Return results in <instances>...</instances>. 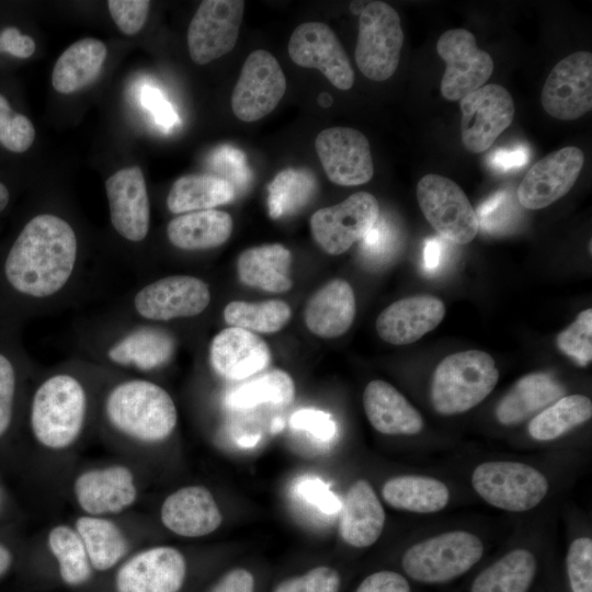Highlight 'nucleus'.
<instances>
[{
    "label": "nucleus",
    "mask_w": 592,
    "mask_h": 592,
    "mask_svg": "<svg viewBox=\"0 0 592 592\" xmlns=\"http://www.w3.org/2000/svg\"><path fill=\"white\" fill-rule=\"evenodd\" d=\"M385 520L384 508L369 482L355 481L341 504L339 532L342 539L356 548L368 547L379 538Z\"/></svg>",
    "instance_id": "obj_26"
},
{
    "label": "nucleus",
    "mask_w": 592,
    "mask_h": 592,
    "mask_svg": "<svg viewBox=\"0 0 592 592\" xmlns=\"http://www.w3.org/2000/svg\"><path fill=\"white\" fill-rule=\"evenodd\" d=\"M73 491L80 508L91 516L121 512L137 498L134 475L122 465L82 473Z\"/></svg>",
    "instance_id": "obj_24"
},
{
    "label": "nucleus",
    "mask_w": 592,
    "mask_h": 592,
    "mask_svg": "<svg viewBox=\"0 0 592 592\" xmlns=\"http://www.w3.org/2000/svg\"><path fill=\"white\" fill-rule=\"evenodd\" d=\"M243 10L241 0L201 2L187 29L189 54L195 64L206 65L235 47Z\"/></svg>",
    "instance_id": "obj_15"
},
{
    "label": "nucleus",
    "mask_w": 592,
    "mask_h": 592,
    "mask_svg": "<svg viewBox=\"0 0 592 592\" xmlns=\"http://www.w3.org/2000/svg\"><path fill=\"white\" fill-rule=\"evenodd\" d=\"M106 380L100 411L109 429L147 444L163 442L174 432L178 410L162 386L111 369Z\"/></svg>",
    "instance_id": "obj_4"
},
{
    "label": "nucleus",
    "mask_w": 592,
    "mask_h": 592,
    "mask_svg": "<svg viewBox=\"0 0 592 592\" xmlns=\"http://www.w3.org/2000/svg\"><path fill=\"white\" fill-rule=\"evenodd\" d=\"M498 379L499 371L490 354L479 350L451 354L433 373L431 403L443 415L466 412L492 391Z\"/></svg>",
    "instance_id": "obj_6"
},
{
    "label": "nucleus",
    "mask_w": 592,
    "mask_h": 592,
    "mask_svg": "<svg viewBox=\"0 0 592 592\" xmlns=\"http://www.w3.org/2000/svg\"><path fill=\"white\" fill-rule=\"evenodd\" d=\"M355 312V296L351 285L345 280L334 278L309 298L304 318L314 334L337 338L349 330Z\"/></svg>",
    "instance_id": "obj_28"
},
{
    "label": "nucleus",
    "mask_w": 592,
    "mask_h": 592,
    "mask_svg": "<svg viewBox=\"0 0 592 592\" xmlns=\"http://www.w3.org/2000/svg\"><path fill=\"white\" fill-rule=\"evenodd\" d=\"M150 1L147 0H110L107 8L112 19L122 33L134 35L144 26Z\"/></svg>",
    "instance_id": "obj_47"
},
{
    "label": "nucleus",
    "mask_w": 592,
    "mask_h": 592,
    "mask_svg": "<svg viewBox=\"0 0 592 592\" xmlns=\"http://www.w3.org/2000/svg\"><path fill=\"white\" fill-rule=\"evenodd\" d=\"M378 217L376 197L367 192H356L337 205L315 212L310 218V230L325 252L338 255L362 239Z\"/></svg>",
    "instance_id": "obj_12"
},
{
    "label": "nucleus",
    "mask_w": 592,
    "mask_h": 592,
    "mask_svg": "<svg viewBox=\"0 0 592 592\" xmlns=\"http://www.w3.org/2000/svg\"><path fill=\"white\" fill-rule=\"evenodd\" d=\"M295 395V385L288 373L267 371L234 389L226 402L229 407L248 409L262 403L288 405Z\"/></svg>",
    "instance_id": "obj_38"
},
{
    "label": "nucleus",
    "mask_w": 592,
    "mask_h": 592,
    "mask_svg": "<svg viewBox=\"0 0 592 592\" xmlns=\"http://www.w3.org/2000/svg\"><path fill=\"white\" fill-rule=\"evenodd\" d=\"M316 180L308 170L285 169L269 185V214L280 218L301 208L312 197Z\"/></svg>",
    "instance_id": "obj_41"
},
{
    "label": "nucleus",
    "mask_w": 592,
    "mask_h": 592,
    "mask_svg": "<svg viewBox=\"0 0 592 592\" xmlns=\"http://www.w3.org/2000/svg\"><path fill=\"white\" fill-rule=\"evenodd\" d=\"M563 394L565 388L549 374L525 375L499 401L496 417L503 425L521 423L554 403Z\"/></svg>",
    "instance_id": "obj_30"
},
{
    "label": "nucleus",
    "mask_w": 592,
    "mask_h": 592,
    "mask_svg": "<svg viewBox=\"0 0 592 592\" xmlns=\"http://www.w3.org/2000/svg\"><path fill=\"white\" fill-rule=\"evenodd\" d=\"M223 315L230 327L251 332L273 333L288 323L292 310L288 304L281 299L260 303L235 300L225 306Z\"/></svg>",
    "instance_id": "obj_39"
},
{
    "label": "nucleus",
    "mask_w": 592,
    "mask_h": 592,
    "mask_svg": "<svg viewBox=\"0 0 592 592\" xmlns=\"http://www.w3.org/2000/svg\"><path fill=\"white\" fill-rule=\"evenodd\" d=\"M417 198L429 224L448 241L466 244L479 230L476 210L453 180L425 174L417 185Z\"/></svg>",
    "instance_id": "obj_11"
},
{
    "label": "nucleus",
    "mask_w": 592,
    "mask_h": 592,
    "mask_svg": "<svg viewBox=\"0 0 592 592\" xmlns=\"http://www.w3.org/2000/svg\"><path fill=\"white\" fill-rule=\"evenodd\" d=\"M210 301V287L204 278L191 274H171L137 282L109 309L168 329L169 323L202 316Z\"/></svg>",
    "instance_id": "obj_5"
},
{
    "label": "nucleus",
    "mask_w": 592,
    "mask_h": 592,
    "mask_svg": "<svg viewBox=\"0 0 592 592\" xmlns=\"http://www.w3.org/2000/svg\"><path fill=\"white\" fill-rule=\"evenodd\" d=\"M482 554V542L475 534L446 532L412 545L402 557V568L415 581L443 583L467 572Z\"/></svg>",
    "instance_id": "obj_8"
},
{
    "label": "nucleus",
    "mask_w": 592,
    "mask_h": 592,
    "mask_svg": "<svg viewBox=\"0 0 592 592\" xmlns=\"http://www.w3.org/2000/svg\"><path fill=\"white\" fill-rule=\"evenodd\" d=\"M292 254L281 243L249 248L237 260L240 281L251 287L271 293H284L292 288L289 276Z\"/></svg>",
    "instance_id": "obj_31"
},
{
    "label": "nucleus",
    "mask_w": 592,
    "mask_h": 592,
    "mask_svg": "<svg viewBox=\"0 0 592 592\" xmlns=\"http://www.w3.org/2000/svg\"><path fill=\"white\" fill-rule=\"evenodd\" d=\"M186 562L173 547L158 546L129 558L117 571V592H179L185 578Z\"/></svg>",
    "instance_id": "obj_21"
},
{
    "label": "nucleus",
    "mask_w": 592,
    "mask_h": 592,
    "mask_svg": "<svg viewBox=\"0 0 592 592\" xmlns=\"http://www.w3.org/2000/svg\"><path fill=\"white\" fill-rule=\"evenodd\" d=\"M315 148L328 179L338 185L364 184L374 174L368 139L355 128H326L317 135Z\"/></svg>",
    "instance_id": "obj_18"
},
{
    "label": "nucleus",
    "mask_w": 592,
    "mask_h": 592,
    "mask_svg": "<svg viewBox=\"0 0 592 592\" xmlns=\"http://www.w3.org/2000/svg\"><path fill=\"white\" fill-rule=\"evenodd\" d=\"M209 592H254V579L246 569H234L226 573Z\"/></svg>",
    "instance_id": "obj_56"
},
{
    "label": "nucleus",
    "mask_w": 592,
    "mask_h": 592,
    "mask_svg": "<svg viewBox=\"0 0 592 592\" xmlns=\"http://www.w3.org/2000/svg\"><path fill=\"white\" fill-rule=\"evenodd\" d=\"M285 92L286 78L276 58L255 49L243 62L234 88L232 112L240 121H259L277 106Z\"/></svg>",
    "instance_id": "obj_13"
},
{
    "label": "nucleus",
    "mask_w": 592,
    "mask_h": 592,
    "mask_svg": "<svg viewBox=\"0 0 592 592\" xmlns=\"http://www.w3.org/2000/svg\"><path fill=\"white\" fill-rule=\"evenodd\" d=\"M592 415V402L583 395L559 398L542 410L528 423V434L536 441H551L587 422Z\"/></svg>",
    "instance_id": "obj_37"
},
{
    "label": "nucleus",
    "mask_w": 592,
    "mask_h": 592,
    "mask_svg": "<svg viewBox=\"0 0 592 592\" xmlns=\"http://www.w3.org/2000/svg\"><path fill=\"white\" fill-rule=\"evenodd\" d=\"M382 494L390 506L415 513L439 512L449 500V491L445 483L419 475H402L387 480Z\"/></svg>",
    "instance_id": "obj_34"
},
{
    "label": "nucleus",
    "mask_w": 592,
    "mask_h": 592,
    "mask_svg": "<svg viewBox=\"0 0 592 592\" xmlns=\"http://www.w3.org/2000/svg\"><path fill=\"white\" fill-rule=\"evenodd\" d=\"M355 592H411V589L403 576L382 570L366 577Z\"/></svg>",
    "instance_id": "obj_51"
},
{
    "label": "nucleus",
    "mask_w": 592,
    "mask_h": 592,
    "mask_svg": "<svg viewBox=\"0 0 592 592\" xmlns=\"http://www.w3.org/2000/svg\"><path fill=\"white\" fill-rule=\"evenodd\" d=\"M76 531L86 547L93 569L105 571L114 567L126 554L127 539L112 521L100 516H81Z\"/></svg>",
    "instance_id": "obj_36"
},
{
    "label": "nucleus",
    "mask_w": 592,
    "mask_h": 592,
    "mask_svg": "<svg viewBox=\"0 0 592 592\" xmlns=\"http://www.w3.org/2000/svg\"><path fill=\"white\" fill-rule=\"evenodd\" d=\"M35 138L32 122L14 112L8 100L0 94V144L13 152L26 151Z\"/></svg>",
    "instance_id": "obj_44"
},
{
    "label": "nucleus",
    "mask_w": 592,
    "mask_h": 592,
    "mask_svg": "<svg viewBox=\"0 0 592 592\" xmlns=\"http://www.w3.org/2000/svg\"><path fill=\"white\" fill-rule=\"evenodd\" d=\"M83 242L56 212H39L21 228L0 266V288L10 316L52 315L75 306L90 289Z\"/></svg>",
    "instance_id": "obj_1"
},
{
    "label": "nucleus",
    "mask_w": 592,
    "mask_h": 592,
    "mask_svg": "<svg viewBox=\"0 0 592 592\" xmlns=\"http://www.w3.org/2000/svg\"><path fill=\"white\" fill-rule=\"evenodd\" d=\"M510 202L511 195L506 191H498L485 201L476 212L479 227L488 231L499 229L509 218Z\"/></svg>",
    "instance_id": "obj_50"
},
{
    "label": "nucleus",
    "mask_w": 592,
    "mask_h": 592,
    "mask_svg": "<svg viewBox=\"0 0 592 592\" xmlns=\"http://www.w3.org/2000/svg\"><path fill=\"white\" fill-rule=\"evenodd\" d=\"M10 202V192L7 186L0 182V213L5 209Z\"/></svg>",
    "instance_id": "obj_60"
},
{
    "label": "nucleus",
    "mask_w": 592,
    "mask_h": 592,
    "mask_svg": "<svg viewBox=\"0 0 592 592\" xmlns=\"http://www.w3.org/2000/svg\"><path fill=\"white\" fill-rule=\"evenodd\" d=\"M550 116L571 121L592 109V54L576 52L561 59L548 75L540 95Z\"/></svg>",
    "instance_id": "obj_17"
},
{
    "label": "nucleus",
    "mask_w": 592,
    "mask_h": 592,
    "mask_svg": "<svg viewBox=\"0 0 592 592\" xmlns=\"http://www.w3.org/2000/svg\"><path fill=\"white\" fill-rule=\"evenodd\" d=\"M462 141L473 153L488 150L515 114L510 92L500 84H485L460 100Z\"/></svg>",
    "instance_id": "obj_16"
},
{
    "label": "nucleus",
    "mask_w": 592,
    "mask_h": 592,
    "mask_svg": "<svg viewBox=\"0 0 592 592\" xmlns=\"http://www.w3.org/2000/svg\"><path fill=\"white\" fill-rule=\"evenodd\" d=\"M403 32L397 11L382 1H368L360 14L355 61L371 80L390 78L400 61Z\"/></svg>",
    "instance_id": "obj_9"
},
{
    "label": "nucleus",
    "mask_w": 592,
    "mask_h": 592,
    "mask_svg": "<svg viewBox=\"0 0 592 592\" xmlns=\"http://www.w3.org/2000/svg\"><path fill=\"white\" fill-rule=\"evenodd\" d=\"M287 49L296 65L320 70L335 88L349 90L353 87L354 71L349 57L327 24L301 23L292 33Z\"/></svg>",
    "instance_id": "obj_19"
},
{
    "label": "nucleus",
    "mask_w": 592,
    "mask_h": 592,
    "mask_svg": "<svg viewBox=\"0 0 592 592\" xmlns=\"http://www.w3.org/2000/svg\"><path fill=\"white\" fill-rule=\"evenodd\" d=\"M208 358L217 375L229 380H241L263 371L271 362V351L255 333L228 327L213 338Z\"/></svg>",
    "instance_id": "obj_22"
},
{
    "label": "nucleus",
    "mask_w": 592,
    "mask_h": 592,
    "mask_svg": "<svg viewBox=\"0 0 592 592\" xmlns=\"http://www.w3.org/2000/svg\"><path fill=\"white\" fill-rule=\"evenodd\" d=\"M12 557L10 551L0 544V576L7 572L9 567L11 566Z\"/></svg>",
    "instance_id": "obj_59"
},
{
    "label": "nucleus",
    "mask_w": 592,
    "mask_h": 592,
    "mask_svg": "<svg viewBox=\"0 0 592 592\" xmlns=\"http://www.w3.org/2000/svg\"><path fill=\"white\" fill-rule=\"evenodd\" d=\"M0 52L18 58H27L35 52V42L18 29L7 27L0 33Z\"/></svg>",
    "instance_id": "obj_54"
},
{
    "label": "nucleus",
    "mask_w": 592,
    "mask_h": 592,
    "mask_svg": "<svg viewBox=\"0 0 592 592\" xmlns=\"http://www.w3.org/2000/svg\"><path fill=\"white\" fill-rule=\"evenodd\" d=\"M363 406L372 426L383 434L414 435L423 428L418 410L387 382H369L363 394Z\"/></svg>",
    "instance_id": "obj_27"
},
{
    "label": "nucleus",
    "mask_w": 592,
    "mask_h": 592,
    "mask_svg": "<svg viewBox=\"0 0 592 592\" xmlns=\"http://www.w3.org/2000/svg\"><path fill=\"white\" fill-rule=\"evenodd\" d=\"M110 223L116 237L126 244L124 259L137 277L148 271L140 251L150 231V201L141 169L137 166L116 171L105 181Z\"/></svg>",
    "instance_id": "obj_7"
},
{
    "label": "nucleus",
    "mask_w": 592,
    "mask_h": 592,
    "mask_svg": "<svg viewBox=\"0 0 592 592\" xmlns=\"http://www.w3.org/2000/svg\"><path fill=\"white\" fill-rule=\"evenodd\" d=\"M298 492L325 513H334L341 508L338 498L320 480L306 479L301 481L298 485Z\"/></svg>",
    "instance_id": "obj_52"
},
{
    "label": "nucleus",
    "mask_w": 592,
    "mask_h": 592,
    "mask_svg": "<svg viewBox=\"0 0 592 592\" xmlns=\"http://www.w3.org/2000/svg\"><path fill=\"white\" fill-rule=\"evenodd\" d=\"M583 163L584 153L576 146L548 153L526 172L517 187L519 203L527 209L549 206L570 191Z\"/></svg>",
    "instance_id": "obj_20"
},
{
    "label": "nucleus",
    "mask_w": 592,
    "mask_h": 592,
    "mask_svg": "<svg viewBox=\"0 0 592 592\" xmlns=\"http://www.w3.org/2000/svg\"><path fill=\"white\" fill-rule=\"evenodd\" d=\"M8 346L0 345V437L12 424L22 365L18 362L21 354Z\"/></svg>",
    "instance_id": "obj_42"
},
{
    "label": "nucleus",
    "mask_w": 592,
    "mask_h": 592,
    "mask_svg": "<svg viewBox=\"0 0 592 592\" xmlns=\"http://www.w3.org/2000/svg\"><path fill=\"white\" fill-rule=\"evenodd\" d=\"M235 196L234 186L220 177L210 173L186 174L173 182L166 204L170 213L181 215L213 209L231 202Z\"/></svg>",
    "instance_id": "obj_33"
},
{
    "label": "nucleus",
    "mask_w": 592,
    "mask_h": 592,
    "mask_svg": "<svg viewBox=\"0 0 592 592\" xmlns=\"http://www.w3.org/2000/svg\"><path fill=\"white\" fill-rule=\"evenodd\" d=\"M141 103L155 117V121L166 128L178 122L177 113L162 93L153 87H145L141 92Z\"/></svg>",
    "instance_id": "obj_53"
},
{
    "label": "nucleus",
    "mask_w": 592,
    "mask_h": 592,
    "mask_svg": "<svg viewBox=\"0 0 592 592\" xmlns=\"http://www.w3.org/2000/svg\"><path fill=\"white\" fill-rule=\"evenodd\" d=\"M107 55L105 44L87 37L75 42L57 59L52 76L54 89L62 94L76 92L99 76Z\"/></svg>",
    "instance_id": "obj_32"
},
{
    "label": "nucleus",
    "mask_w": 592,
    "mask_h": 592,
    "mask_svg": "<svg viewBox=\"0 0 592 592\" xmlns=\"http://www.w3.org/2000/svg\"><path fill=\"white\" fill-rule=\"evenodd\" d=\"M291 425L305 430L321 440H329L335 432V423L329 413L315 409H303L291 418Z\"/></svg>",
    "instance_id": "obj_49"
},
{
    "label": "nucleus",
    "mask_w": 592,
    "mask_h": 592,
    "mask_svg": "<svg viewBox=\"0 0 592 592\" xmlns=\"http://www.w3.org/2000/svg\"><path fill=\"white\" fill-rule=\"evenodd\" d=\"M558 349L580 366L592 360V309L581 311L556 339Z\"/></svg>",
    "instance_id": "obj_43"
},
{
    "label": "nucleus",
    "mask_w": 592,
    "mask_h": 592,
    "mask_svg": "<svg viewBox=\"0 0 592 592\" xmlns=\"http://www.w3.org/2000/svg\"><path fill=\"white\" fill-rule=\"evenodd\" d=\"M363 249L369 254H384L386 249L392 244V234L383 221H377L362 238Z\"/></svg>",
    "instance_id": "obj_57"
},
{
    "label": "nucleus",
    "mask_w": 592,
    "mask_h": 592,
    "mask_svg": "<svg viewBox=\"0 0 592 592\" xmlns=\"http://www.w3.org/2000/svg\"><path fill=\"white\" fill-rule=\"evenodd\" d=\"M368 1H352L350 3V10L353 14H361Z\"/></svg>",
    "instance_id": "obj_61"
},
{
    "label": "nucleus",
    "mask_w": 592,
    "mask_h": 592,
    "mask_svg": "<svg viewBox=\"0 0 592 592\" xmlns=\"http://www.w3.org/2000/svg\"><path fill=\"white\" fill-rule=\"evenodd\" d=\"M528 156V148L523 145L510 149L501 148L490 156L489 163L494 170L506 172L523 167L527 163Z\"/></svg>",
    "instance_id": "obj_55"
},
{
    "label": "nucleus",
    "mask_w": 592,
    "mask_h": 592,
    "mask_svg": "<svg viewBox=\"0 0 592 592\" xmlns=\"http://www.w3.org/2000/svg\"><path fill=\"white\" fill-rule=\"evenodd\" d=\"M162 524L183 537H201L216 531L223 522L210 491L202 486L178 489L163 501Z\"/></svg>",
    "instance_id": "obj_25"
},
{
    "label": "nucleus",
    "mask_w": 592,
    "mask_h": 592,
    "mask_svg": "<svg viewBox=\"0 0 592 592\" xmlns=\"http://www.w3.org/2000/svg\"><path fill=\"white\" fill-rule=\"evenodd\" d=\"M436 50L446 64L441 93L448 101H460L485 86L492 75L491 56L477 46L475 36L467 30L444 32L437 41Z\"/></svg>",
    "instance_id": "obj_14"
},
{
    "label": "nucleus",
    "mask_w": 592,
    "mask_h": 592,
    "mask_svg": "<svg viewBox=\"0 0 592 592\" xmlns=\"http://www.w3.org/2000/svg\"><path fill=\"white\" fill-rule=\"evenodd\" d=\"M109 368L75 355L47 369L35 386L29 407L31 432L42 446L61 451L75 444L89 421L91 387Z\"/></svg>",
    "instance_id": "obj_3"
},
{
    "label": "nucleus",
    "mask_w": 592,
    "mask_h": 592,
    "mask_svg": "<svg viewBox=\"0 0 592 592\" xmlns=\"http://www.w3.org/2000/svg\"><path fill=\"white\" fill-rule=\"evenodd\" d=\"M232 228V218L228 213L204 209L173 217L166 227V237L177 250L197 252L224 244Z\"/></svg>",
    "instance_id": "obj_29"
},
{
    "label": "nucleus",
    "mask_w": 592,
    "mask_h": 592,
    "mask_svg": "<svg viewBox=\"0 0 592 592\" xmlns=\"http://www.w3.org/2000/svg\"><path fill=\"white\" fill-rule=\"evenodd\" d=\"M441 299L430 295L410 296L385 308L376 320L382 340L395 345L410 344L435 329L445 316Z\"/></svg>",
    "instance_id": "obj_23"
},
{
    "label": "nucleus",
    "mask_w": 592,
    "mask_h": 592,
    "mask_svg": "<svg viewBox=\"0 0 592 592\" xmlns=\"http://www.w3.org/2000/svg\"><path fill=\"white\" fill-rule=\"evenodd\" d=\"M76 355L132 376L151 375L173 361L178 337L171 330L107 309L75 320Z\"/></svg>",
    "instance_id": "obj_2"
},
{
    "label": "nucleus",
    "mask_w": 592,
    "mask_h": 592,
    "mask_svg": "<svg viewBox=\"0 0 592 592\" xmlns=\"http://www.w3.org/2000/svg\"><path fill=\"white\" fill-rule=\"evenodd\" d=\"M442 254V243L439 239H431L425 242L424 252H423V264L425 270L433 271L435 270L441 260Z\"/></svg>",
    "instance_id": "obj_58"
},
{
    "label": "nucleus",
    "mask_w": 592,
    "mask_h": 592,
    "mask_svg": "<svg viewBox=\"0 0 592 592\" xmlns=\"http://www.w3.org/2000/svg\"><path fill=\"white\" fill-rule=\"evenodd\" d=\"M566 565L571 592H592L591 538L579 537L570 544Z\"/></svg>",
    "instance_id": "obj_45"
},
{
    "label": "nucleus",
    "mask_w": 592,
    "mask_h": 592,
    "mask_svg": "<svg viewBox=\"0 0 592 592\" xmlns=\"http://www.w3.org/2000/svg\"><path fill=\"white\" fill-rule=\"evenodd\" d=\"M471 485L487 503L510 512L535 508L549 488L539 470L519 462L481 463L473 473Z\"/></svg>",
    "instance_id": "obj_10"
},
{
    "label": "nucleus",
    "mask_w": 592,
    "mask_h": 592,
    "mask_svg": "<svg viewBox=\"0 0 592 592\" xmlns=\"http://www.w3.org/2000/svg\"><path fill=\"white\" fill-rule=\"evenodd\" d=\"M536 567L535 556L530 550L513 549L481 571L470 592H527Z\"/></svg>",
    "instance_id": "obj_35"
},
{
    "label": "nucleus",
    "mask_w": 592,
    "mask_h": 592,
    "mask_svg": "<svg viewBox=\"0 0 592 592\" xmlns=\"http://www.w3.org/2000/svg\"><path fill=\"white\" fill-rule=\"evenodd\" d=\"M340 584V576L333 568L320 566L282 581L273 592H339Z\"/></svg>",
    "instance_id": "obj_46"
},
{
    "label": "nucleus",
    "mask_w": 592,
    "mask_h": 592,
    "mask_svg": "<svg viewBox=\"0 0 592 592\" xmlns=\"http://www.w3.org/2000/svg\"><path fill=\"white\" fill-rule=\"evenodd\" d=\"M214 163L220 170L217 177L228 181L235 189L243 187L250 181V172L247 169L244 155L236 148L221 147L214 155Z\"/></svg>",
    "instance_id": "obj_48"
},
{
    "label": "nucleus",
    "mask_w": 592,
    "mask_h": 592,
    "mask_svg": "<svg viewBox=\"0 0 592 592\" xmlns=\"http://www.w3.org/2000/svg\"><path fill=\"white\" fill-rule=\"evenodd\" d=\"M47 544L58 561L60 577L66 584L80 585L90 579L92 566L76 530L57 525L48 533Z\"/></svg>",
    "instance_id": "obj_40"
}]
</instances>
